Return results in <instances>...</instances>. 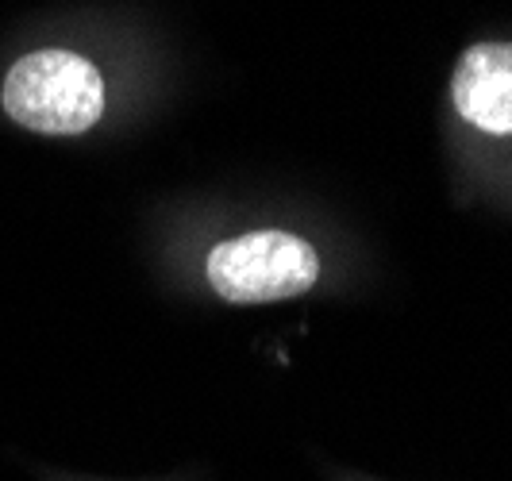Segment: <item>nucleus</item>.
<instances>
[{"instance_id": "nucleus-3", "label": "nucleus", "mask_w": 512, "mask_h": 481, "mask_svg": "<svg viewBox=\"0 0 512 481\" xmlns=\"http://www.w3.org/2000/svg\"><path fill=\"white\" fill-rule=\"evenodd\" d=\"M451 101L466 124L512 135V43H478L451 77Z\"/></svg>"}, {"instance_id": "nucleus-1", "label": "nucleus", "mask_w": 512, "mask_h": 481, "mask_svg": "<svg viewBox=\"0 0 512 481\" xmlns=\"http://www.w3.org/2000/svg\"><path fill=\"white\" fill-rule=\"evenodd\" d=\"M0 108L39 135H81L104 116V77L74 51H31L4 74Z\"/></svg>"}, {"instance_id": "nucleus-2", "label": "nucleus", "mask_w": 512, "mask_h": 481, "mask_svg": "<svg viewBox=\"0 0 512 481\" xmlns=\"http://www.w3.org/2000/svg\"><path fill=\"white\" fill-rule=\"evenodd\" d=\"M208 285L228 304H274L308 293L320 278L316 247L289 231H247L208 251Z\"/></svg>"}]
</instances>
